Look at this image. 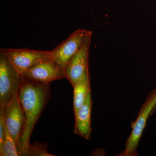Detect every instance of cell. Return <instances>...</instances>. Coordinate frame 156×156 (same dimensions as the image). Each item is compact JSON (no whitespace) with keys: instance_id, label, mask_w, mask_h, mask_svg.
Returning <instances> with one entry per match:
<instances>
[{"instance_id":"cell-1","label":"cell","mask_w":156,"mask_h":156,"mask_svg":"<svg viewBox=\"0 0 156 156\" xmlns=\"http://www.w3.org/2000/svg\"><path fill=\"white\" fill-rule=\"evenodd\" d=\"M18 94L25 118L18 148L21 156L23 151L30 145L32 132L51 96L50 84L34 82L21 75Z\"/></svg>"},{"instance_id":"cell-2","label":"cell","mask_w":156,"mask_h":156,"mask_svg":"<svg viewBox=\"0 0 156 156\" xmlns=\"http://www.w3.org/2000/svg\"><path fill=\"white\" fill-rule=\"evenodd\" d=\"M92 35L91 31L77 30L66 41L50 51L49 58L64 71L73 57Z\"/></svg>"},{"instance_id":"cell-3","label":"cell","mask_w":156,"mask_h":156,"mask_svg":"<svg viewBox=\"0 0 156 156\" xmlns=\"http://www.w3.org/2000/svg\"><path fill=\"white\" fill-rule=\"evenodd\" d=\"M156 107V89L151 92L140 109L136 120L131 125L132 130L127 140L125 150L118 156L137 155L138 142L145 128L149 116Z\"/></svg>"},{"instance_id":"cell-4","label":"cell","mask_w":156,"mask_h":156,"mask_svg":"<svg viewBox=\"0 0 156 156\" xmlns=\"http://www.w3.org/2000/svg\"><path fill=\"white\" fill-rule=\"evenodd\" d=\"M21 75L0 51V107H5L19 88Z\"/></svg>"},{"instance_id":"cell-5","label":"cell","mask_w":156,"mask_h":156,"mask_svg":"<svg viewBox=\"0 0 156 156\" xmlns=\"http://www.w3.org/2000/svg\"><path fill=\"white\" fill-rule=\"evenodd\" d=\"M18 91V89L3 109L6 128L16 142L17 148L25 123L24 113L20 101Z\"/></svg>"},{"instance_id":"cell-6","label":"cell","mask_w":156,"mask_h":156,"mask_svg":"<svg viewBox=\"0 0 156 156\" xmlns=\"http://www.w3.org/2000/svg\"><path fill=\"white\" fill-rule=\"evenodd\" d=\"M0 51L5 55L15 69L21 75L39 61L49 58L50 55V51L28 49L2 48Z\"/></svg>"},{"instance_id":"cell-7","label":"cell","mask_w":156,"mask_h":156,"mask_svg":"<svg viewBox=\"0 0 156 156\" xmlns=\"http://www.w3.org/2000/svg\"><path fill=\"white\" fill-rule=\"evenodd\" d=\"M22 76L31 80L48 85L65 78L64 71L50 58L39 61L26 71Z\"/></svg>"},{"instance_id":"cell-8","label":"cell","mask_w":156,"mask_h":156,"mask_svg":"<svg viewBox=\"0 0 156 156\" xmlns=\"http://www.w3.org/2000/svg\"><path fill=\"white\" fill-rule=\"evenodd\" d=\"M91 37L87 39L65 69V78L68 80L73 87L89 72V57Z\"/></svg>"},{"instance_id":"cell-9","label":"cell","mask_w":156,"mask_h":156,"mask_svg":"<svg viewBox=\"0 0 156 156\" xmlns=\"http://www.w3.org/2000/svg\"><path fill=\"white\" fill-rule=\"evenodd\" d=\"M92 107L91 92L88 95L85 103L74 114L75 118L74 133L87 140L90 139L91 128V113Z\"/></svg>"},{"instance_id":"cell-10","label":"cell","mask_w":156,"mask_h":156,"mask_svg":"<svg viewBox=\"0 0 156 156\" xmlns=\"http://www.w3.org/2000/svg\"><path fill=\"white\" fill-rule=\"evenodd\" d=\"M73 111L75 114L85 103L88 95L91 93L89 72L73 87Z\"/></svg>"},{"instance_id":"cell-11","label":"cell","mask_w":156,"mask_h":156,"mask_svg":"<svg viewBox=\"0 0 156 156\" xmlns=\"http://www.w3.org/2000/svg\"><path fill=\"white\" fill-rule=\"evenodd\" d=\"M0 156H20L16 142L6 128L4 143L0 147Z\"/></svg>"},{"instance_id":"cell-12","label":"cell","mask_w":156,"mask_h":156,"mask_svg":"<svg viewBox=\"0 0 156 156\" xmlns=\"http://www.w3.org/2000/svg\"><path fill=\"white\" fill-rule=\"evenodd\" d=\"M21 156H53L48 152L47 145L44 144H34V145L29 146L23 151Z\"/></svg>"},{"instance_id":"cell-13","label":"cell","mask_w":156,"mask_h":156,"mask_svg":"<svg viewBox=\"0 0 156 156\" xmlns=\"http://www.w3.org/2000/svg\"><path fill=\"white\" fill-rule=\"evenodd\" d=\"M4 108V107H0V147L4 143L6 128L3 115Z\"/></svg>"}]
</instances>
